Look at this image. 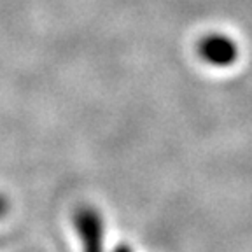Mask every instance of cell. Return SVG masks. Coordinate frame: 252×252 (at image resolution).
Returning <instances> with one entry per match:
<instances>
[{"label":"cell","instance_id":"6da1fadb","mask_svg":"<svg viewBox=\"0 0 252 252\" xmlns=\"http://www.w3.org/2000/svg\"><path fill=\"white\" fill-rule=\"evenodd\" d=\"M198 55L205 63H209L212 67L224 68L231 67L238 60L240 51L231 37L224 33H209L198 44Z\"/></svg>","mask_w":252,"mask_h":252},{"label":"cell","instance_id":"7a4b0ae2","mask_svg":"<svg viewBox=\"0 0 252 252\" xmlns=\"http://www.w3.org/2000/svg\"><path fill=\"white\" fill-rule=\"evenodd\" d=\"M75 228L83 242L84 252H103L105 245V229L103 220L96 210L83 209L75 217Z\"/></svg>","mask_w":252,"mask_h":252},{"label":"cell","instance_id":"3957f363","mask_svg":"<svg viewBox=\"0 0 252 252\" xmlns=\"http://www.w3.org/2000/svg\"><path fill=\"white\" fill-rule=\"evenodd\" d=\"M114 252H133V251H131V249L128 247V245H119V247L116 249Z\"/></svg>","mask_w":252,"mask_h":252},{"label":"cell","instance_id":"277c9868","mask_svg":"<svg viewBox=\"0 0 252 252\" xmlns=\"http://www.w3.org/2000/svg\"><path fill=\"white\" fill-rule=\"evenodd\" d=\"M5 210V205H4V200H2V198H0V214L4 212Z\"/></svg>","mask_w":252,"mask_h":252}]
</instances>
